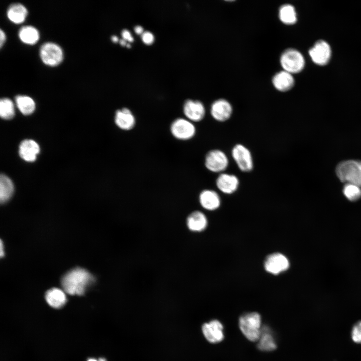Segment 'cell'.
<instances>
[{"instance_id":"7","label":"cell","mask_w":361,"mask_h":361,"mask_svg":"<svg viewBox=\"0 0 361 361\" xmlns=\"http://www.w3.org/2000/svg\"><path fill=\"white\" fill-rule=\"evenodd\" d=\"M39 55L43 63L50 67L58 66L64 59L62 48L52 42H45L41 46Z\"/></svg>"},{"instance_id":"25","label":"cell","mask_w":361,"mask_h":361,"mask_svg":"<svg viewBox=\"0 0 361 361\" xmlns=\"http://www.w3.org/2000/svg\"><path fill=\"white\" fill-rule=\"evenodd\" d=\"M258 341V348L262 351H270L276 348L274 339L268 328L262 329Z\"/></svg>"},{"instance_id":"16","label":"cell","mask_w":361,"mask_h":361,"mask_svg":"<svg viewBox=\"0 0 361 361\" xmlns=\"http://www.w3.org/2000/svg\"><path fill=\"white\" fill-rule=\"evenodd\" d=\"M272 84L278 91L285 92L291 90L295 84L293 74L281 70L277 72L272 77Z\"/></svg>"},{"instance_id":"19","label":"cell","mask_w":361,"mask_h":361,"mask_svg":"<svg viewBox=\"0 0 361 361\" xmlns=\"http://www.w3.org/2000/svg\"><path fill=\"white\" fill-rule=\"evenodd\" d=\"M40 148L38 144L34 140L27 139L23 141L19 146V154L25 161L33 162L39 153Z\"/></svg>"},{"instance_id":"5","label":"cell","mask_w":361,"mask_h":361,"mask_svg":"<svg viewBox=\"0 0 361 361\" xmlns=\"http://www.w3.org/2000/svg\"><path fill=\"white\" fill-rule=\"evenodd\" d=\"M230 160L225 151L220 149H212L205 156L204 165L210 172L218 174L225 172L229 167Z\"/></svg>"},{"instance_id":"18","label":"cell","mask_w":361,"mask_h":361,"mask_svg":"<svg viewBox=\"0 0 361 361\" xmlns=\"http://www.w3.org/2000/svg\"><path fill=\"white\" fill-rule=\"evenodd\" d=\"M186 225L190 231L200 232L206 228L208 220L204 213L200 211H194L187 217Z\"/></svg>"},{"instance_id":"6","label":"cell","mask_w":361,"mask_h":361,"mask_svg":"<svg viewBox=\"0 0 361 361\" xmlns=\"http://www.w3.org/2000/svg\"><path fill=\"white\" fill-rule=\"evenodd\" d=\"M280 63L282 70L293 75L304 69L305 60L300 51L294 48H288L281 53Z\"/></svg>"},{"instance_id":"12","label":"cell","mask_w":361,"mask_h":361,"mask_svg":"<svg viewBox=\"0 0 361 361\" xmlns=\"http://www.w3.org/2000/svg\"><path fill=\"white\" fill-rule=\"evenodd\" d=\"M309 54L314 63L321 66L325 65L330 59L331 47L326 41L320 40L317 41L310 49Z\"/></svg>"},{"instance_id":"2","label":"cell","mask_w":361,"mask_h":361,"mask_svg":"<svg viewBox=\"0 0 361 361\" xmlns=\"http://www.w3.org/2000/svg\"><path fill=\"white\" fill-rule=\"evenodd\" d=\"M261 320L257 312L246 313L239 320L240 329L244 335L251 341H257L261 333Z\"/></svg>"},{"instance_id":"28","label":"cell","mask_w":361,"mask_h":361,"mask_svg":"<svg viewBox=\"0 0 361 361\" xmlns=\"http://www.w3.org/2000/svg\"><path fill=\"white\" fill-rule=\"evenodd\" d=\"M343 192L346 198L351 201H355L361 198V187L353 184L346 183Z\"/></svg>"},{"instance_id":"32","label":"cell","mask_w":361,"mask_h":361,"mask_svg":"<svg viewBox=\"0 0 361 361\" xmlns=\"http://www.w3.org/2000/svg\"><path fill=\"white\" fill-rule=\"evenodd\" d=\"M6 40V35L5 32L1 29L0 31V46L1 47L3 46Z\"/></svg>"},{"instance_id":"9","label":"cell","mask_w":361,"mask_h":361,"mask_svg":"<svg viewBox=\"0 0 361 361\" xmlns=\"http://www.w3.org/2000/svg\"><path fill=\"white\" fill-rule=\"evenodd\" d=\"M289 266L290 262L287 257L279 252L268 255L264 263L265 270L268 273L275 275L286 271Z\"/></svg>"},{"instance_id":"4","label":"cell","mask_w":361,"mask_h":361,"mask_svg":"<svg viewBox=\"0 0 361 361\" xmlns=\"http://www.w3.org/2000/svg\"><path fill=\"white\" fill-rule=\"evenodd\" d=\"M231 156L238 169L243 173H250L254 168V161L250 149L242 143H236L231 148Z\"/></svg>"},{"instance_id":"23","label":"cell","mask_w":361,"mask_h":361,"mask_svg":"<svg viewBox=\"0 0 361 361\" xmlns=\"http://www.w3.org/2000/svg\"><path fill=\"white\" fill-rule=\"evenodd\" d=\"M278 17L280 21L286 25L294 24L297 20L295 8L290 4H284L280 7Z\"/></svg>"},{"instance_id":"13","label":"cell","mask_w":361,"mask_h":361,"mask_svg":"<svg viewBox=\"0 0 361 361\" xmlns=\"http://www.w3.org/2000/svg\"><path fill=\"white\" fill-rule=\"evenodd\" d=\"M183 110L187 119L192 122L202 121L206 114L205 107L199 100H186L183 104Z\"/></svg>"},{"instance_id":"29","label":"cell","mask_w":361,"mask_h":361,"mask_svg":"<svg viewBox=\"0 0 361 361\" xmlns=\"http://www.w3.org/2000/svg\"><path fill=\"white\" fill-rule=\"evenodd\" d=\"M351 338L354 342L361 344V321L353 326L351 331Z\"/></svg>"},{"instance_id":"1","label":"cell","mask_w":361,"mask_h":361,"mask_svg":"<svg viewBox=\"0 0 361 361\" xmlns=\"http://www.w3.org/2000/svg\"><path fill=\"white\" fill-rule=\"evenodd\" d=\"M93 281V277L88 271L76 268L64 275L61 284L65 292L72 295H82Z\"/></svg>"},{"instance_id":"20","label":"cell","mask_w":361,"mask_h":361,"mask_svg":"<svg viewBox=\"0 0 361 361\" xmlns=\"http://www.w3.org/2000/svg\"><path fill=\"white\" fill-rule=\"evenodd\" d=\"M28 14V11L27 8L19 3L11 4L6 12L8 19L12 23L16 24L23 23L26 20Z\"/></svg>"},{"instance_id":"36","label":"cell","mask_w":361,"mask_h":361,"mask_svg":"<svg viewBox=\"0 0 361 361\" xmlns=\"http://www.w3.org/2000/svg\"><path fill=\"white\" fill-rule=\"evenodd\" d=\"M119 42H120V44H121V45L124 46V45H127L126 42V40H125L123 39H122L120 40H119Z\"/></svg>"},{"instance_id":"31","label":"cell","mask_w":361,"mask_h":361,"mask_svg":"<svg viewBox=\"0 0 361 361\" xmlns=\"http://www.w3.org/2000/svg\"><path fill=\"white\" fill-rule=\"evenodd\" d=\"M121 35L123 39L129 42H132L134 40L133 36L130 32L126 29H124L121 31Z\"/></svg>"},{"instance_id":"24","label":"cell","mask_w":361,"mask_h":361,"mask_svg":"<svg viewBox=\"0 0 361 361\" xmlns=\"http://www.w3.org/2000/svg\"><path fill=\"white\" fill-rule=\"evenodd\" d=\"M16 105L19 111L24 115L32 114L35 109V103L30 96L19 95L15 97Z\"/></svg>"},{"instance_id":"22","label":"cell","mask_w":361,"mask_h":361,"mask_svg":"<svg viewBox=\"0 0 361 361\" xmlns=\"http://www.w3.org/2000/svg\"><path fill=\"white\" fill-rule=\"evenodd\" d=\"M18 37L23 43L27 45H34L40 39V33L38 29L31 25L23 26L19 30Z\"/></svg>"},{"instance_id":"11","label":"cell","mask_w":361,"mask_h":361,"mask_svg":"<svg viewBox=\"0 0 361 361\" xmlns=\"http://www.w3.org/2000/svg\"><path fill=\"white\" fill-rule=\"evenodd\" d=\"M240 185V179L236 175L226 172L218 174L215 180V186L218 190L228 195L236 192Z\"/></svg>"},{"instance_id":"35","label":"cell","mask_w":361,"mask_h":361,"mask_svg":"<svg viewBox=\"0 0 361 361\" xmlns=\"http://www.w3.org/2000/svg\"><path fill=\"white\" fill-rule=\"evenodd\" d=\"M4 255V253L3 251V245L2 241H1V256L3 257Z\"/></svg>"},{"instance_id":"14","label":"cell","mask_w":361,"mask_h":361,"mask_svg":"<svg viewBox=\"0 0 361 361\" xmlns=\"http://www.w3.org/2000/svg\"><path fill=\"white\" fill-rule=\"evenodd\" d=\"M221 198L219 193L213 189H205L199 195V202L201 207L208 211L218 209L221 205Z\"/></svg>"},{"instance_id":"33","label":"cell","mask_w":361,"mask_h":361,"mask_svg":"<svg viewBox=\"0 0 361 361\" xmlns=\"http://www.w3.org/2000/svg\"><path fill=\"white\" fill-rule=\"evenodd\" d=\"M134 31L137 34H142L143 32V28L140 25H136L134 27Z\"/></svg>"},{"instance_id":"21","label":"cell","mask_w":361,"mask_h":361,"mask_svg":"<svg viewBox=\"0 0 361 361\" xmlns=\"http://www.w3.org/2000/svg\"><path fill=\"white\" fill-rule=\"evenodd\" d=\"M45 299L50 306L56 309L61 308L67 302L65 292L57 288L48 290L45 294Z\"/></svg>"},{"instance_id":"34","label":"cell","mask_w":361,"mask_h":361,"mask_svg":"<svg viewBox=\"0 0 361 361\" xmlns=\"http://www.w3.org/2000/svg\"><path fill=\"white\" fill-rule=\"evenodd\" d=\"M111 40L113 42H117L119 41V38L117 36L113 35L111 36Z\"/></svg>"},{"instance_id":"26","label":"cell","mask_w":361,"mask_h":361,"mask_svg":"<svg viewBox=\"0 0 361 361\" xmlns=\"http://www.w3.org/2000/svg\"><path fill=\"white\" fill-rule=\"evenodd\" d=\"M14 186L11 180L5 175L0 177V201L2 203L7 201L12 196Z\"/></svg>"},{"instance_id":"10","label":"cell","mask_w":361,"mask_h":361,"mask_svg":"<svg viewBox=\"0 0 361 361\" xmlns=\"http://www.w3.org/2000/svg\"><path fill=\"white\" fill-rule=\"evenodd\" d=\"M210 112L214 120L224 123L231 118L233 113V108L228 100L224 98H219L211 104Z\"/></svg>"},{"instance_id":"15","label":"cell","mask_w":361,"mask_h":361,"mask_svg":"<svg viewBox=\"0 0 361 361\" xmlns=\"http://www.w3.org/2000/svg\"><path fill=\"white\" fill-rule=\"evenodd\" d=\"M222 324L217 320L204 324L202 327L203 333L206 339L210 342L216 343L224 338Z\"/></svg>"},{"instance_id":"37","label":"cell","mask_w":361,"mask_h":361,"mask_svg":"<svg viewBox=\"0 0 361 361\" xmlns=\"http://www.w3.org/2000/svg\"><path fill=\"white\" fill-rule=\"evenodd\" d=\"M88 361H106V360L104 358H100L99 359V360H97L95 359L91 358V359H88Z\"/></svg>"},{"instance_id":"27","label":"cell","mask_w":361,"mask_h":361,"mask_svg":"<svg viewBox=\"0 0 361 361\" xmlns=\"http://www.w3.org/2000/svg\"><path fill=\"white\" fill-rule=\"evenodd\" d=\"M15 115L14 103L8 98H3L0 101V115L4 119H10Z\"/></svg>"},{"instance_id":"3","label":"cell","mask_w":361,"mask_h":361,"mask_svg":"<svg viewBox=\"0 0 361 361\" xmlns=\"http://www.w3.org/2000/svg\"><path fill=\"white\" fill-rule=\"evenodd\" d=\"M336 173L341 182L361 187V161L354 160L342 161L337 166Z\"/></svg>"},{"instance_id":"8","label":"cell","mask_w":361,"mask_h":361,"mask_svg":"<svg viewBox=\"0 0 361 361\" xmlns=\"http://www.w3.org/2000/svg\"><path fill=\"white\" fill-rule=\"evenodd\" d=\"M170 130L175 138L183 141L191 139L196 133L193 122L182 118H177L172 122Z\"/></svg>"},{"instance_id":"17","label":"cell","mask_w":361,"mask_h":361,"mask_svg":"<svg viewBox=\"0 0 361 361\" xmlns=\"http://www.w3.org/2000/svg\"><path fill=\"white\" fill-rule=\"evenodd\" d=\"M114 121L116 126L124 131L132 129L136 124V119L131 110L127 108L117 110Z\"/></svg>"},{"instance_id":"30","label":"cell","mask_w":361,"mask_h":361,"mask_svg":"<svg viewBox=\"0 0 361 361\" xmlns=\"http://www.w3.org/2000/svg\"><path fill=\"white\" fill-rule=\"evenodd\" d=\"M143 42L148 45L152 44L154 40L153 34L150 31H144L141 35Z\"/></svg>"}]
</instances>
